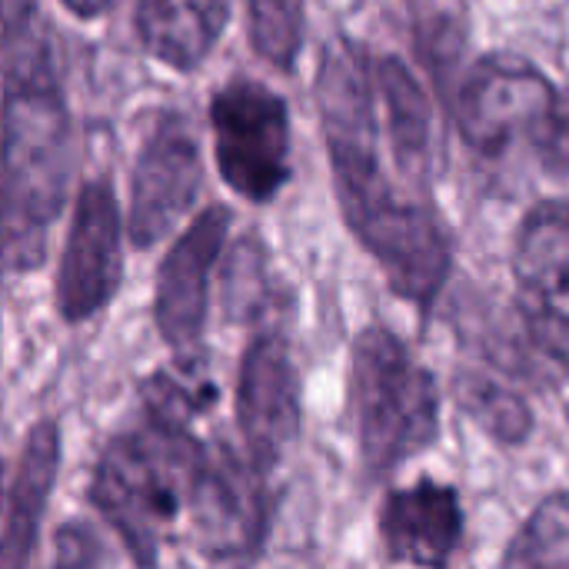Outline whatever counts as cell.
<instances>
[{"label":"cell","instance_id":"6da1fadb","mask_svg":"<svg viewBox=\"0 0 569 569\" xmlns=\"http://www.w3.org/2000/svg\"><path fill=\"white\" fill-rule=\"evenodd\" d=\"M317 107L350 233L380 263L397 297L420 310L433 307L450 277L453 250L437 210L407 193L380 160L377 80L373 63H367L357 43L340 37L323 50Z\"/></svg>","mask_w":569,"mask_h":569},{"label":"cell","instance_id":"7a4b0ae2","mask_svg":"<svg viewBox=\"0 0 569 569\" xmlns=\"http://www.w3.org/2000/svg\"><path fill=\"white\" fill-rule=\"evenodd\" d=\"M73 167L70 113L50 70L47 40L17 47L0 107V270H37Z\"/></svg>","mask_w":569,"mask_h":569},{"label":"cell","instance_id":"3957f363","mask_svg":"<svg viewBox=\"0 0 569 569\" xmlns=\"http://www.w3.org/2000/svg\"><path fill=\"white\" fill-rule=\"evenodd\" d=\"M207 450L187 420L160 410H147L103 450L90 500L137 563H160L170 550H190Z\"/></svg>","mask_w":569,"mask_h":569},{"label":"cell","instance_id":"277c9868","mask_svg":"<svg viewBox=\"0 0 569 569\" xmlns=\"http://www.w3.org/2000/svg\"><path fill=\"white\" fill-rule=\"evenodd\" d=\"M350 410L370 473H390L433 447L440 393L430 370L387 327H367L350 353Z\"/></svg>","mask_w":569,"mask_h":569},{"label":"cell","instance_id":"5b68a950","mask_svg":"<svg viewBox=\"0 0 569 569\" xmlns=\"http://www.w3.org/2000/svg\"><path fill=\"white\" fill-rule=\"evenodd\" d=\"M210 123L227 187L253 203L273 200L290 180L287 103L257 80H233L210 100Z\"/></svg>","mask_w":569,"mask_h":569},{"label":"cell","instance_id":"8992f818","mask_svg":"<svg viewBox=\"0 0 569 569\" xmlns=\"http://www.w3.org/2000/svg\"><path fill=\"white\" fill-rule=\"evenodd\" d=\"M557 87L550 77L513 53H493L470 67L457 97L460 133L480 153H503L520 137L537 140L553 103Z\"/></svg>","mask_w":569,"mask_h":569},{"label":"cell","instance_id":"52a82bcc","mask_svg":"<svg viewBox=\"0 0 569 569\" xmlns=\"http://www.w3.org/2000/svg\"><path fill=\"white\" fill-rule=\"evenodd\" d=\"M513 283L527 337L547 360H569V207H533L517 233Z\"/></svg>","mask_w":569,"mask_h":569},{"label":"cell","instance_id":"ba28073f","mask_svg":"<svg viewBox=\"0 0 569 569\" xmlns=\"http://www.w3.org/2000/svg\"><path fill=\"white\" fill-rule=\"evenodd\" d=\"M203 180L200 143L187 117L160 113L150 127L130 177V220L127 233L137 250L167 237L190 210Z\"/></svg>","mask_w":569,"mask_h":569},{"label":"cell","instance_id":"9c48e42d","mask_svg":"<svg viewBox=\"0 0 569 569\" xmlns=\"http://www.w3.org/2000/svg\"><path fill=\"white\" fill-rule=\"evenodd\" d=\"M123 270L120 207L107 180H90L73 210L57 273V310L67 323L90 320L117 293Z\"/></svg>","mask_w":569,"mask_h":569},{"label":"cell","instance_id":"30bf717a","mask_svg":"<svg viewBox=\"0 0 569 569\" xmlns=\"http://www.w3.org/2000/svg\"><path fill=\"white\" fill-rule=\"evenodd\" d=\"M267 537V500L260 467L240 460L230 447H210L200 477L190 550L203 560H243Z\"/></svg>","mask_w":569,"mask_h":569},{"label":"cell","instance_id":"8fae6325","mask_svg":"<svg viewBox=\"0 0 569 569\" xmlns=\"http://www.w3.org/2000/svg\"><path fill=\"white\" fill-rule=\"evenodd\" d=\"M237 427L250 460L267 470L300 433V377L280 333H257L237 377Z\"/></svg>","mask_w":569,"mask_h":569},{"label":"cell","instance_id":"7c38bea8","mask_svg":"<svg viewBox=\"0 0 569 569\" xmlns=\"http://www.w3.org/2000/svg\"><path fill=\"white\" fill-rule=\"evenodd\" d=\"M227 230H230V210L207 207L160 263L153 317L163 343L173 350H187L200 340L207 320L210 273L223 250Z\"/></svg>","mask_w":569,"mask_h":569},{"label":"cell","instance_id":"4fadbf2b","mask_svg":"<svg viewBox=\"0 0 569 569\" xmlns=\"http://www.w3.org/2000/svg\"><path fill=\"white\" fill-rule=\"evenodd\" d=\"M380 540L393 563L447 567L463 543L460 493L430 477L393 490L380 507Z\"/></svg>","mask_w":569,"mask_h":569},{"label":"cell","instance_id":"5bb4252c","mask_svg":"<svg viewBox=\"0 0 569 569\" xmlns=\"http://www.w3.org/2000/svg\"><path fill=\"white\" fill-rule=\"evenodd\" d=\"M377 100L383 107V137L393 163L410 187H427L433 177V107L413 70L400 57L373 63Z\"/></svg>","mask_w":569,"mask_h":569},{"label":"cell","instance_id":"9a60e30c","mask_svg":"<svg viewBox=\"0 0 569 569\" xmlns=\"http://www.w3.org/2000/svg\"><path fill=\"white\" fill-rule=\"evenodd\" d=\"M60 463V430L43 420L30 430L13 487L7 490V517L0 527V567H23L33 553L40 520L47 513V500L57 480Z\"/></svg>","mask_w":569,"mask_h":569},{"label":"cell","instance_id":"2e32d148","mask_svg":"<svg viewBox=\"0 0 569 569\" xmlns=\"http://www.w3.org/2000/svg\"><path fill=\"white\" fill-rule=\"evenodd\" d=\"M230 0H137L143 47L173 70H193L217 47Z\"/></svg>","mask_w":569,"mask_h":569},{"label":"cell","instance_id":"e0dca14e","mask_svg":"<svg viewBox=\"0 0 569 569\" xmlns=\"http://www.w3.org/2000/svg\"><path fill=\"white\" fill-rule=\"evenodd\" d=\"M457 400L463 407V413L487 430L493 440L503 443H523L533 430V413L527 407V400L520 393H513L510 387L483 377V373H460L457 377Z\"/></svg>","mask_w":569,"mask_h":569},{"label":"cell","instance_id":"ac0fdd59","mask_svg":"<svg viewBox=\"0 0 569 569\" xmlns=\"http://www.w3.org/2000/svg\"><path fill=\"white\" fill-rule=\"evenodd\" d=\"M503 567H569V497H547L510 550L503 553Z\"/></svg>","mask_w":569,"mask_h":569},{"label":"cell","instance_id":"d6986e66","mask_svg":"<svg viewBox=\"0 0 569 569\" xmlns=\"http://www.w3.org/2000/svg\"><path fill=\"white\" fill-rule=\"evenodd\" d=\"M247 27L253 50L290 70L303 47V0H247Z\"/></svg>","mask_w":569,"mask_h":569},{"label":"cell","instance_id":"ffe728a7","mask_svg":"<svg viewBox=\"0 0 569 569\" xmlns=\"http://www.w3.org/2000/svg\"><path fill=\"white\" fill-rule=\"evenodd\" d=\"M533 143L540 147V157L550 167L569 170V93H557V103Z\"/></svg>","mask_w":569,"mask_h":569},{"label":"cell","instance_id":"44dd1931","mask_svg":"<svg viewBox=\"0 0 569 569\" xmlns=\"http://www.w3.org/2000/svg\"><path fill=\"white\" fill-rule=\"evenodd\" d=\"M103 553L93 550V537L80 527H67L60 530V540H57V563H100Z\"/></svg>","mask_w":569,"mask_h":569},{"label":"cell","instance_id":"7402d4cb","mask_svg":"<svg viewBox=\"0 0 569 569\" xmlns=\"http://www.w3.org/2000/svg\"><path fill=\"white\" fill-rule=\"evenodd\" d=\"M30 20V0H0V43H10L23 33Z\"/></svg>","mask_w":569,"mask_h":569},{"label":"cell","instance_id":"603a6c76","mask_svg":"<svg viewBox=\"0 0 569 569\" xmlns=\"http://www.w3.org/2000/svg\"><path fill=\"white\" fill-rule=\"evenodd\" d=\"M70 13H77V17H97L100 10H107V3L110 0H60Z\"/></svg>","mask_w":569,"mask_h":569},{"label":"cell","instance_id":"cb8c5ba5","mask_svg":"<svg viewBox=\"0 0 569 569\" xmlns=\"http://www.w3.org/2000/svg\"><path fill=\"white\" fill-rule=\"evenodd\" d=\"M3 503H7V470L0 463V513H3Z\"/></svg>","mask_w":569,"mask_h":569}]
</instances>
